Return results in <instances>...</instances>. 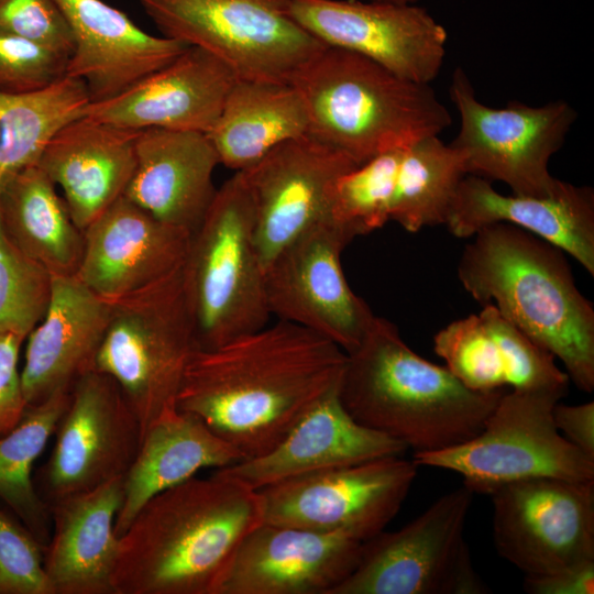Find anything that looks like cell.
Returning a JSON list of instances; mask_svg holds the SVG:
<instances>
[{
  "label": "cell",
  "instance_id": "7c38bea8",
  "mask_svg": "<svg viewBox=\"0 0 594 594\" xmlns=\"http://www.w3.org/2000/svg\"><path fill=\"white\" fill-rule=\"evenodd\" d=\"M417 470L413 460L391 455L265 486L263 521L366 541L396 516Z\"/></svg>",
  "mask_w": 594,
  "mask_h": 594
},
{
  "label": "cell",
  "instance_id": "4dcf8cb0",
  "mask_svg": "<svg viewBox=\"0 0 594 594\" xmlns=\"http://www.w3.org/2000/svg\"><path fill=\"white\" fill-rule=\"evenodd\" d=\"M0 222L9 240L52 276H76L84 231L37 164L16 174L1 191Z\"/></svg>",
  "mask_w": 594,
  "mask_h": 594
},
{
  "label": "cell",
  "instance_id": "277c9868",
  "mask_svg": "<svg viewBox=\"0 0 594 594\" xmlns=\"http://www.w3.org/2000/svg\"><path fill=\"white\" fill-rule=\"evenodd\" d=\"M504 393L468 388L447 366L419 356L394 323L377 316L346 353L339 382L341 403L355 421L414 453L474 437Z\"/></svg>",
  "mask_w": 594,
  "mask_h": 594
},
{
  "label": "cell",
  "instance_id": "d6a6232c",
  "mask_svg": "<svg viewBox=\"0 0 594 594\" xmlns=\"http://www.w3.org/2000/svg\"><path fill=\"white\" fill-rule=\"evenodd\" d=\"M70 396L58 392L28 406L19 424L0 437V502L46 548L52 532L48 506L38 495L33 466L54 435Z\"/></svg>",
  "mask_w": 594,
  "mask_h": 594
},
{
  "label": "cell",
  "instance_id": "7a4b0ae2",
  "mask_svg": "<svg viewBox=\"0 0 594 594\" xmlns=\"http://www.w3.org/2000/svg\"><path fill=\"white\" fill-rule=\"evenodd\" d=\"M262 522L258 491L219 470L169 487L120 537L113 594H217L240 543Z\"/></svg>",
  "mask_w": 594,
  "mask_h": 594
},
{
  "label": "cell",
  "instance_id": "d590c367",
  "mask_svg": "<svg viewBox=\"0 0 594 594\" xmlns=\"http://www.w3.org/2000/svg\"><path fill=\"white\" fill-rule=\"evenodd\" d=\"M52 282V274L21 252L0 222V332L26 339L47 310Z\"/></svg>",
  "mask_w": 594,
  "mask_h": 594
},
{
  "label": "cell",
  "instance_id": "9c48e42d",
  "mask_svg": "<svg viewBox=\"0 0 594 594\" xmlns=\"http://www.w3.org/2000/svg\"><path fill=\"white\" fill-rule=\"evenodd\" d=\"M289 0H139L162 35L200 47L238 79L289 82L327 45L289 13Z\"/></svg>",
  "mask_w": 594,
  "mask_h": 594
},
{
  "label": "cell",
  "instance_id": "1f68e13d",
  "mask_svg": "<svg viewBox=\"0 0 594 594\" xmlns=\"http://www.w3.org/2000/svg\"><path fill=\"white\" fill-rule=\"evenodd\" d=\"M90 102L86 85L65 76L33 92L0 91V194L21 170L37 164L46 144Z\"/></svg>",
  "mask_w": 594,
  "mask_h": 594
},
{
  "label": "cell",
  "instance_id": "f35d334b",
  "mask_svg": "<svg viewBox=\"0 0 594 594\" xmlns=\"http://www.w3.org/2000/svg\"><path fill=\"white\" fill-rule=\"evenodd\" d=\"M0 31L68 57L73 50L70 29L55 0H0Z\"/></svg>",
  "mask_w": 594,
  "mask_h": 594
},
{
  "label": "cell",
  "instance_id": "e0dca14e",
  "mask_svg": "<svg viewBox=\"0 0 594 594\" xmlns=\"http://www.w3.org/2000/svg\"><path fill=\"white\" fill-rule=\"evenodd\" d=\"M358 165L309 135L287 141L241 170L254 208V234L264 266L290 241L326 219L334 180Z\"/></svg>",
  "mask_w": 594,
  "mask_h": 594
},
{
  "label": "cell",
  "instance_id": "7bdbcfd3",
  "mask_svg": "<svg viewBox=\"0 0 594 594\" xmlns=\"http://www.w3.org/2000/svg\"><path fill=\"white\" fill-rule=\"evenodd\" d=\"M367 1L393 3V4H417L419 0H367Z\"/></svg>",
  "mask_w": 594,
  "mask_h": 594
},
{
  "label": "cell",
  "instance_id": "4fadbf2b",
  "mask_svg": "<svg viewBox=\"0 0 594 594\" xmlns=\"http://www.w3.org/2000/svg\"><path fill=\"white\" fill-rule=\"evenodd\" d=\"M47 461L33 474L50 504L123 477L140 448L142 428L118 384L90 371L70 389Z\"/></svg>",
  "mask_w": 594,
  "mask_h": 594
},
{
  "label": "cell",
  "instance_id": "6da1fadb",
  "mask_svg": "<svg viewBox=\"0 0 594 594\" xmlns=\"http://www.w3.org/2000/svg\"><path fill=\"white\" fill-rule=\"evenodd\" d=\"M345 361L332 341L278 320L216 348L196 349L176 406L201 419L243 460L256 458L339 383Z\"/></svg>",
  "mask_w": 594,
  "mask_h": 594
},
{
  "label": "cell",
  "instance_id": "484cf974",
  "mask_svg": "<svg viewBox=\"0 0 594 594\" xmlns=\"http://www.w3.org/2000/svg\"><path fill=\"white\" fill-rule=\"evenodd\" d=\"M219 164L206 133L140 130L135 167L123 196L156 219L193 233L216 196L212 177Z\"/></svg>",
  "mask_w": 594,
  "mask_h": 594
},
{
  "label": "cell",
  "instance_id": "2e32d148",
  "mask_svg": "<svg viewBox=\"0 0 594 594\" xmlns=\"http://www.w3.org/2000/svg\"><path fill=\"white\" fill-rule=\"evenodd\" d=\"M290 15L323 44L363 55L405 79L431 84L448 33L425 8L367 0H289Z\"/></svg>",
  "mask_w": 594,
  "mask_h": 594
},
{
  "label": "cell",
  "instance_id": "3957f363",
  "mask_svg": "<svg viewBox=\"0 0 594 594\" xmlns=\"http://www.w3.org/2000/svg\"><path fill=\"white\" fill-rule=\"evenodd\" d=\"M458 276L475 300L493 304L559 359L579 389H594V308L561 249L518 227L490 224L465 246Z\"/></svg>",
  "mask_w": 594,
  "mask_h": 594
},
{
  "label": "cell",
  "instance_id": "5b68a950",
  "mask_svg": "<svg viewBox=\"0 0 594 594\" xmlns=\"http://www.w3.org/2000/svg\"><path fill=\"white\" fill-rule=\"evenodd\" d=\"M306 107L308 134L358 166L452 123L429 84L399 77L378 63L326 46L293 77Z\"/></svg>",
  "mask_w": 594,
  "mask_h": 594
},
{
  "label": "cell",
  "instance_id": "ac0fdd59",
  "mask_svg": "<svg viewBox=\"0 0 594 594\" xmlns=\"http://www.w3.org/2000/svg\"><path fill=\"white\" fill-rule=\"evenodd\" d=\"M190 237L122 196L84 230L76 277L102 300L117 302L180 270Z\"/></svg>",
  "mask_w": 594,
  "mask_h": 594
},
{
  "label": "cell",
  "instance_id": "836d02e7",
  "mask_svg": "<svg viewBox=\"0 0 594 594\" xmlns=\"http://www.w3.org/2000/svg\"><path fill=\"white\" fill-rule=\"evenodd\" d=\"M462 153L439 135L424 138L403 151L396 173L389 220L405 230L444 224L462 178Z\"/></svg>",
  "mask_w": 594,
  "mask_h": 594
},
{
  "label": "cell",
  "instance_id": "f1b7e54d",
  "mask_svg": "<svg viewBox=\"0 0 594 594\" xmlns=\"http://www.w3.org/2000/svg\"><path fill=\"white\" fill-rule=\"evenodd\" d=\"M243 455L194 414L177 406L164 410L144 431L123 477V501L114 522L120 538L140 508L156 494L206 468L221 469Z\"/></svg>",
  "mask_w": 594,
  "mask_h": 594
},
{
  "label": "cell",
  "instance_id": "f546056e",
  "mask_svg": "<svg viewBox=\"0 0 594 594\" xmlns=\"http://www.w3.org/2000/svg\"><path fill=\"white\" fill-rule=\"evenodd\" d=\"M308 127L306 107L292 84L237 79L206 134L220 164L239 172L307 135Z\"/></svg>",
  "mask_w": 594,
  "mask_h": 594
},
{
  "label": "cell",
  "instance_id": "7402d4cb",
  "mask_svg": "<svg viewBox=\"0 0 594 594\" xmlns=\"http://www.w3.org/2000/svg\"><path fill=\"white\" fill-rule=\"evenodd\" d=\"M407 449L400 441L355 421L341 403L338 383L272 450L217 470L258 491L316 472L402 455Z\"/></svg>",
  "mask_w": 594,
  "mask_h": 594
},
{
  "label": "cell",
  "instance_id": "603a6c76",
  "mask_svg": "<svg viewBox=\"0 0 594 594\" xmlns=\"http://www.w3.org/2000/svg\"><path fill=\"white\" fill-rule=\"evenodd\" d=\"M433 350L468 388L490 393L563 389L570 378L556 358L507 320L493 304L438 331Z\"/></svg>",
  "mask_w": 594,
  "mask_h": 594
},
{
  "label": "cell",
  "instance_id": "b9f144b4",
  "mask_svg": "<svg viewBox=\"0 0 594 594\" xmlns=\"http://www.w3.org/2000/svg\"><path fill=\"white\" fill-rule=\"evenodd\" d=\"M558 431L573 446L594 458V403H558L552 411Z\"/></svg>",
  "mask_w": 594,
  "mask_h": 594
},
{
  "label": "cell",
  "instance_id": "52a82bcc",
  "mask_svg": "<svg viewBox=\"0 0 594 594\" xmlns=\"http://www.w3.org/2000/svg\"><path fill=\"white\" fill-rule=\"evenodd\" d=\"M566 393L505 392L479 433L442 450L414 453L413 461L458 473L473 494L491 495L539 477L594 481V458L568 441L553 421V408Z\"/></svg>",
  "mask_w": 594,
  "mask_h": 594
},
{
  "label": "cell",
  "instance_id": "cb8c5ba5",
  "mask_svg": "<svg viewBox=\"0 0 594 594\" xmlns=\"http://www.w3.org/2000/svg\"><path fill=\"white\" fill-rule=\"evenodd\" d=\"M508 223L573 256L594 275V191L563 184L547 197L503 195L491 182L465 175L452 200L446 226L457 238H471L490 224Z\"/></svg>",
  "mask_w": 594,
  "mask_h": 594
},
{
  "label": "cell",
  "instance_id": "60d3db41",
  "mask_svg": "<svg viewBox=\"0 0 594 594\" xmlns=\"http://www.w3.org/2000/svg\"><path fill=\"white\" fill-rule=\"evenodd\" d=\"M524 588L530 594H593L594 560L540 575H525Z\"/></svg>",
  "mask_w": 594,
  "mask_h": 594
},
{
  "label": "cell",
  "instance_id": "d6986e66",
  "mask_svg": "<svg viewBox=\"0 0 594 594\" xmlns=\"http://www.w3.org/2000/svg\"><path fill=\"white\" fill-rule=\"evenodd\" d=\"M362 543L263 521L240 543L217 594H331L355 568Z\"/></svg>",
  "mask_w": 594,
  "mask_h": 594
},
{
  "label": "cell",
  "instance_id": "5bb4252c",
  "mask_svg": "<svg viewBox=\"0 0 594 594\" xmlns=\"http://www.w3.org/2000/svg\"><path fill=\"white\" fill-rule=\"evenodd\" d=\"M490 496L494 546L525 575L594 560V481L530 479Z\"/></svg>",
  "mask_w": 594,
  "mask_h": 594
},
{
  "label": "cell",
  "instance_id": "74e56055",
  "mask_svg": "<svg viewBox=\"0 0 594 594\" xmlns=\"http://www.w3.org/2000/svg\"><path fill=\"white\" fill-rule=\"evenodd\" d=\"M44 550L15 517L0 510V594H53Z\"/></svg>",
  "mask_w": 594,
  "mask_h": 594
},
{
  "label": "cell",
  "instance_id": "8d00e7d4",
  "mask_svg": "<svg viewBox=\"0 0 594 594\" xmlns=\"http://www.w3.org/2000/svg\"><path fill=\"white\" fill-rule=\"evenodd\" d=\"M68 56L24 37L0 31V91L26 94L66 76Z\"/></svg>",
  "mask_w": 594,
  "mask_h": 594
},
{
  "label": "cell",
  "instance_id": "30bf717a",
  "mask_svg": "<svg viewBox=\"0 0 594 594\" xmlns=\"http://www.w3.org/2000/svg\"><path fill=\"white\" fill-rule=\"evenodd\" d=\"M473 495L462 485L400 529L363 541L355 568L331 594L486 593L464 538Z\"/></svg>",
  "mask_w": 594,
  "mask_h": 594
},
{
  "label": "cell",
  "instance_id": "8fae6325",
  "mask_svg": "<svg viewBox=\"0 0 594 594\" xmlns=\"http://www.w3.org/2000/svg\"><path fill=\"white\" fill-rule=\"evenodd\" d=\"M449 94L460 114L451 144L462 153L468 175L499 180L515 195L547 197L561 189L564 182L551 175L549 162L576 120L569 102L532 107L509 101L491 108L477 99L461 67L452 74Z\"/></svg>",
  "mask_w": 594,
  "mask_h": 594
},
{
  "label": "cell",
  "instance_id": "44dd1931",
  "mask_svg": "<svg viewBox=\"0 0 594 594\" xmlns=\"http://www.w3.org/2000/svg\"><path fill=\"white\" fill-rule=\"evenodd\" d=\"M73 36L66 76L90 102L111 99L174 61L188 45L147 33L102 0H55Z\"/></svg>",
  "mask_w": 594,
  "mask_h": 594
},
{
  "label": "cell",
  "instance_id": "e575fe53",
  "mask_svg": "<svg viewBox=\"0 0 594 594\" xmlns=\"http://www.w3.org/2000/svg\"><path fill=\"white\" fill-rule=\"evenodd\" d=\"M403 150L380 154L339 176L332 184L326 220L350 241L389 220L396 173Z\"/></svg>",
  "mask_w": 594,
  "mask_h": 594
},
{
  "label": "cell",
  "instance_id": "ffe728a7",
  "mask_svg": "<svg viewBox=\"0 0 594 594\" xmlns=\"http://www.w3.org/2000/svg\"><path fill=\"white\" fill-rule=\"evenodd\" d=\"M237 79L219 58L188 46L122 94L89 102L82 116L138 131L158 128L207 133Z\"/></svg>",
  "mask_w": 594,
  "mask_h": 594
},
{
  "label": "cell",
  "instance_id": "83f0119b",
  "mask_svg": "<svg viewBox=\"0 0 594 594\" xmlns=\"http://www.w3.org/2000/svg\"><path fill=\"white\" fill-rule=\"evenodd\" d=\"M123 477L48 505L52 532L43 566L53 594H113Z\"/></svg>",
  "mask_w": 594,
  "mask_h": 594
},
{
  "label": "cell",
  "instance_id": "ab89813d",
  "mask_svg": "<svg viewBox=\"0 0 594 594\" xmlns=\"http://www.w3.org/2000/svg\"><path fill=\"white\" fill-rule=\"evenodd\" d=\"M24 341L20 334L0 332V437L19 424L28 407L19 371Z\"/></svg>",
  "mask_w": 594,
  "mask_h": 594
},
{
  "label": "cell",
  "instance_id": "8992f818",
  "mask_svg": "<svg viewBox=\"0 0 594 594\" xmlns=\"http://www.w3.org/2000/svg\"><path fill=\"white\" fill-rule=\"evenodd\" d=\"M182 280L198 349L216 348L268 323L253 201L241 170L217 189L191 233Z\"/></svg>",
  "mask_w": 594,
  "mask_h": 594
},
{
  "label": "cell",
  "instance_id": "d4e9b609",
  "mask_svg": "<svg viewBox=\"0 0 594 594\" xmlns=\"http://www.w3.org/2000/svg\"><path fill=\"white\" fill-rule=\"evenodd\" d=\"M52 277L47 310L25 339L21 381L28 406L70 391L94 370L111 312V304L76 276Z\"/></svg>",
  "mask_w": 594,
  "mask_h": 594
},
{
  "label": "cell",
  "instance_id": "9a60e30c",
  "mask_svg": "<svg viewBox=\"0 0 594 594\" xmlns=\"http://www.w3.org/2000/svg\"><path fill=\"white\" fill-rule=\"evenodd\" d=\"M351 241L323 219L284 246L264 270L271 316L311 330L345 353L375 315L349 286L341 255Z\"/></svg>",
  "mask_w": 594,
  "mask_h": 594
},
{
  "label": "cell",
  "instance_id": "4316f807",
  "mask_svg": "<svg viewBox=\"0 0 594 594\" xmlns=\"http://www.w3.org/2000/svg\"><path fill=\"white\" fill-rule=\"evenodd\" d=\"M139 132L81 116L46 144L37 165L62 189L80 230L124 195L135 167Z\"/></svg>",
  "mask_w": 594,
  "mask_h": 594
},
{
  "label": "cell",
  "instance_id": "ba28073f",
  "mask_svg": "<svg viewBox=\"0 0 594 594\" xmlns=\"http://www.w3.org/2000/svg\"><path fill=\"white\" fill-rule=\"evenodd\" d=\"M196 349L180 267L145 290L111 304L94 370L118 384L143 436L164 410L176 406Z\"/></svg>",
  "mask_w": 594,
  "mask_h": 594
}]
</instances>
